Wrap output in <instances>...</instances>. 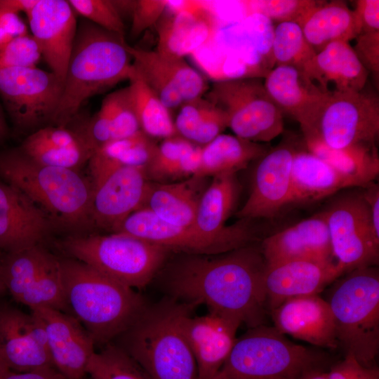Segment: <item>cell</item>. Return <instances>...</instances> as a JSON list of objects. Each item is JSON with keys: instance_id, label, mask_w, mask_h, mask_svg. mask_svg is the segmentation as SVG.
I'll list each match as a JSON object with an SVG mask.
<instances>
[{"instance_id": "2e32d148", "label": "cell", "mask_w": 379, "mask_h": 379, "mask_svg": "<svg viewBox=\"0 0 379 379\" xmlns=\"http://www.w3.org/2000/svg\"><path fill=\"white\" fill-rule=\"evenodd\" d=\"M40 320L54 368L65 379H86L95 344L81 323L72 315L58 310H30Z\"/></svg>"}, {"instance_id": "f5cc1de1", "label": "cell", "mask_w": 379, "mask_h": 379, "mask_svg": "<svg viewBox=\"0 0 379 379\" xmlns=\"http://www.w3.org/2000/svg\"><path fill=\"white\" fill-rule=\"evenodd\" d=\"M18 14L0 11V25L12 38L28 34L27 27Z\"/></svg>"}, {"instance_id": "d590c367", "label": "cell", "mask_w": 379, "mask_h": 379, "mask_svg": "<svg viewBox=\"0 0 379 379\" xmlns=\"http://www.w3.org/2000/svg\"><path fill=\"white\" fill-rule=\"evenodd\" d=\"M201 152V146L179 135L163 139L145 168L149 180L166 182L193 176L200 164Z\"/></svg>"}, {"instance_id": "7dc6e473", "label": "cell", "mask_w": 379, "mask_h": 379, "mask_svg": "<svg viewBox=\"0 0 379 379\" xmlns=\"http://www.w3.org/2000/svg\"><path fill=\"white\" fill-rule=\"evenodd\" d=\"M166 0H135L131 14V35L136 37L151 26L156 25L164 13Z\"/></svg>"}, {"instance_id": "484cf974", "label": "cell", "mask_w": 379, "mask_h": 379, "mask_svg": "<svg viewBox=\"0 0 379 379\" xmlns=\"http://www.w3.org/2000/svg\"><path fill=\"white\" fill-rule=\"evenodd\" d=\"M240 326L211 312L185 319L183 329L196 361L197 379H213L218 374L234 345Z\"/></svg>"}, {"instance_id": "3957f363", "label": "cell", "mask_w": 379, "mask_h": 379, "mask_svg": "<svg viewBox=\"0 0 379 379\" xmlns=\"http://www.w3.org/2000/svg\"><path fill=\"white\" fill-rule=\"evenodd\" d=\"M60 260L67 313L81 323L95 347L112 343L148 303L135 289L78 260Z\"/></svg>"}, {"instance_id": "816d5d0a", "label": "cell", "mask_w": 379, "mask_h": 379, "mask_svg": "<svg viewBox=\"0 0 379 379\" xmlns=\"http://www.w3.org/2000/svg\"><path fill=\"white\" fill-rule=\"evenodd\" d=\"M364 198L367 204L374 231L379 236V187L375 182L364 187Z\"/></svg>"}, {"instance_id": "94428289", "label": "cell", "mask_w": 379, "mask_h": 379, "mask_svg": "<svg viewBox=\"0 0 379 379\" xmlns=\"http://www.w3.org/2000/svg\"><path fill=\"white\" fill-rule=\"evenodd\" d=\"M5 291H6V289L4 288V286L2 279H1V271H0V294L2 293V292H4Z\"/></svg>"}, {"instance_id": "8992f818", "label": "cell", "mask_w": 379, "mask_h": 379, "mask_svg": "<svg viewBox=\"0 0 379 379\" xmlns=\"http://www.w3.org/2000/svg\"><path fill=\"white\" fill-rule=\"evenodd\" d=\"M327 302L338 347L361 365L374 366L379 352V272L376 266L350 271L334 281Z\"/></svg>"}, {"instance_id": "7402d4cb", "label": "cell", "mask_w": 379, "mask_h": 379, "mask_svg": "<svg viewBox=\"0 0 379 379\" xmlns=\"http://www.w3.org/2000/svg\"><path fill=\"white\" fill-rule=\"evenodd\" d=\"M55 225L29 197L0 179V249L8 253L42 244Z\"/></svg>"}, {"instance_id": "4dcf8cb0", "label": "cell", "mask_w": 379, "mask_h": 379, "mask_svg": "<svg viewBox=\"0 0 379 379\" xmlns=\"http://www.w3.org/2000/svg\"><path fill=\"white\" fill-rule=\"evenodd\" d=\"M353 187L334 168L306 149L295 153L291 168L290 205L307 204Z\"/></svg>"}, {"instance_id": "ee69618b", "label": "cell", "mask_w": 379, "mask_h": 379, "mask_svg": "<svg viewBox=\"0 0 379 379\" xmlns=\"http://www.w3.org/2000/svg\"><path fill=\"white\" fill-rule=\"evenodd\" d=\"M74 12L110 32L124 36V23L111 0H68Z\"/></svg>"}, {"instance_id": "bcb514c9", "label": "cell", "mask_w": 379, "mask_h": 379, "mask_svg": "<svg viewBox=\"0 0 379 379\" xmlns=\"http://www.w3.org/2000/svg\"><path fill=\"white\" fill-rule=\"evenodd\" d=\"M212 107L213 104L203 97L184 102L178 108L174 121L177 134L192 142L197 129Z\"/></svg>"}, {"instance_id": "11a10c76", "label": "cell", "mask_w": 379, "mask_h": 379, "mask_svg": "<svg viewBox=\"0 0 379 379\" xmlns=\"http://www.w3.org/2000/svg\"><path fill=\"white\" fill-rule=\"evenodd\" d=\"M37 2L38 0H0V11L27 14Z\"/></svg>"}, {"instance_id": "74e56055", "label": "cell", "mask_w": 379, "mask_h": 379, "mask_svg": "<svg viewBox=\"0 0 379 379\" xmlns=\"http://www.w3.org/2000/svg\"><path fill=\"white\" fill-rule=\"evenodd\" d=\"M270 53L276 66H293L303 71L317 53L306 40L300 25L286 22L274 28Z\"/></svg>"}, {"instance_id": "83f0119b", "label": "cell", "mask_w": 379, "mask_h": 379, "mask_svg": "<svg viewBox=\"0 0 379 379\" xmlns=\"http://www.w3.org/2000/svg\"><path fill=\"white\" fill-rule=\"evenodd\" d=\"M19 148L39 164L78 171L93 154L80 133L69 126L41 127L30 133Z\"/></svg>"}, {"instance_id": "52a82bcc", "label": "cell", "mask_w": 379, "mask_h": 379, "mask_svg": "<svg viewBox=\"0 0 379 379\" xmlns=\"http://www.w3.org/2000/svg\"><path fill=\"white\" fill-rule=\"evenodd\" d=\"M326 360L320 351L293 343L264 324L237 338L219 373L224 379H300L324 368Z\"/></svg>"}, {"instance_id": "681fc988", "label": "cell", "mask_w": 379, "mask_h": 379, "mask_svg": "<svg viewBox=\"0 0 379 379\" xmlns=\"http://www.w3.org/2000/svg\"><path fill=\"white\" fill-rule=\"evenodd\" d=\"M328 379H379V371L375 366H364L353 357L345 355L331 366Z\"/></svg>"}, {"instance_id": "8fae6325", "label": "cell", "mask_w": 379, "mask_h": 379, "mask_svg": "<svg viewBox=\"0 0 379 379\" xmlns=\"http://www.w3.org/2000/svg\"><path fill=\"white\" fill-rule=\"evenodd\" d=\"M0 271L5 289L17 302L30 310L66 311L60 258L42 244L3 252Z\"/></svg>"}, {"instance_id": "7a4b0ae2", "label": "cell", "mask_w": 379, "mask_h": 379, "mask_svg": "<svg viewBox=\"0 0 379 379\" xmlns=\"http://www.w3.org/2000/svg\"><path fill=\"white\" fill-rule=\"evenodd\" d=\"M199 306L164 295L156 302H148L112 343L152 379H197V364L183 324Z\"/></svg>"}, {"instance_id": "ffe728a7", "label": "cell", "mask_w": 379, "mask_h": 379, "mask_svg": "<svg viewBox=\"0 0 379 379\" xmlns=\"http://www.w3.org/2000/svg\"><path fill=\"white\" fill-rule=\"evenodd\" d=\"M115 232L134 236L172 253L220 254L245 246L234 241L205 236L192 227L171 224L146 208L132 213Z\"/></svg>"}, {"instance_id": "1f68e13d", "label": "cell", "mask_w": 379, "mask_h": 379, "mask_svg": "<svg viewBox=\"0 0 379 379\" xmlns=\"http://www.w3.org/2000/svg\"><path fill=\"white\" fill-rule=\"evenodd\" d=\"M299 25L316 53L333 42H350L359 32L354 11L343 1H320Z\"/></svg>"}, {"instance_id": "f6af8a7d", "label": "cell", "mask_w": 379, "mask_h": 379, "mask_svg": "<svg viewBox=\"0 0 379 379\" xmlns=\"http://www.w3.org/2000/svg\"><path fill=\"white\" fill-rule=\"evenodd\" d=\"M41 57L32 35L14 37L0 47V69L36 67Z\"/></svg>"}, {"instance_id": "f546056e", "label": "cell", "mask_w": 379, "mask_h": 379, "mask_svg": "<svg viewBox=\"0 0 379 379\" xmlns=\"http://www.w3.org/2000/svg\"><path fill=\"white\" fill-rule=\"evenodd\" d=\"M207 180L192 176L177 182H150L143 208L171 224L192 227Z\"/></svg>"}, {"instance_id": "ab89813d", "label": "cell", "mask_w": 379, "mask_h": 379, "mask_svg": "<svg viewBox=\"0 0 379 379\" xmlns=\"http://www.w3.org/2000/svg\"><path fill=\"white\" fill-rule=\"evenodd\" d=\"M87 374L91 379H152L131 357L112 343L95 352Z\"/></svg>"}, {"instance_id": "91938a15", "label": "cell", "mask_w": 379, "mask_h": 379, "mask_svg": "<svg viewBox=\"0 0 379 379\" xmlns=\"http://www.w3.org/2000/svg\"><path fill=\"white\" fill-rule=\"evenodd\" d=\"M8 370L10 369L7 367L0 353V378Z\"/></svg>"}, {"instance_id": "db71d44e", "label": "cell", "mask_w": 379, "mask_h": 379, "mask_svg": "<svg viewBox=\"0 0 379 379\" xmlns=\"http://www.w3.org/2000/svg\"><path fill=\"white\" fill-rule=\"evenodd\" d=\"M0 379H65L55 368L28 372L6 371Z\"/></svg>"}, {"instance_id": "4fadbf2b", "label": "cell", "mask_w": 379, "mask_h": 379, "mask_svg": "<svg viewBox=\"0 0 379 379\" xmlns=\"http://www.w3.org/2000/svg\"><path fill=\"white\" fill-rule=\"evenodd\" d=\"M62 90L61 79L36 66L0 69V97L13 126L21 132L51 125Z\"/></svg>"}, {"instance_id": "30bf717a", "label": "cell", "mask_w": 379, "mask_h": 379, "mask_svg": "<svg viewBox=\"0 0 379 379\" xmlns=\"http://www.w3.org/2000/svg\"><path fill=\"white\" fill-rule=\"evenodd\" d=\"M302 134L313 135L335 149L376 147L378 98L363 90L328 92L314 124Z\"/></svg>"}, {"instance_id": "6da1fadb", "label": "cell", "mask_w": 379, "mask_h": 379, "mask_svg": "<svg viewBox=\"0 0 379 379\" xmlns=\"http://www.w3.org/2000/svg\"><path fill=\"white\" fill-rule=\"evenodd\" d=\"M266 266L260 242L220 254L171 253L153 281L164 295L251 328L267 324Z\"/></svg>"}, {"instance_id": "8d00e7d4", "label": "cell", "mask_w": 379, "mask_h": 379, "mask_svg": "<svg viewBox=\"0 0 379 379\" xmlns=\"http://www.w3.org/2000/svg\"><path fill=\"white\" fill-rule=\"evenodd\" d=\"M128 81L140 130L153 139L178 135L171 111L147 86L133 65Z\"/></svg>"}, {"instance_id": "9f6ffc18", "label": "cell", "mask_w": 379, "mask_h": 379, "mask_svg": "<svg viewBox=\"0 0 379 379\" xmlns=\"http://www.w3.org/2000/svg\"><path fill=\"white\" fill-rule=\"evenodd\" d=\"M300 379H328V372L324 368H317L308 371Z\"/></svg>"}, {"instance_id": "ba28073f", "label": "cell", "mask_w": 379, "mask_h": 379, "mask_svg": "<svg viewBox=\"0 0 379 379\" xmlns=\"http://www.w3.org/2000/svg\"><path fill=\"white\" fill-rule=\"evenodd\" d=\"M78 260L131 288L150 284L172 253L167 248L124 233L70 234L59 244Z\"/></svg>"}, {"instance_id": "9a60e30c", "label": "cell", "mask_w": 379, "mask_h": 379, "mask_svg": "<svg viewBox=\"0 0 379 379\" xmlns=\"http://www.w3.org/2000/svg\"><path fill=\"white\" fill-rule=\"evenodd\" d=\"M166 9L157 22L158 53L184 58L211 41L218 19L208 2L168 1Z\"/></svg>"}, {"instance_id": "7c38bea8", "label": "cell", "mask_w": 379, "mask_h": 379, "mask_svg": "<svg viewBox=\"0 0 379 379\" xmlns=\"http://www.w3.org/2000/svg\"><path fill=\"white\" fill-rule=\"evenodd\" d=\"M324 212L333 258L341 274L357 268L376 266L379 236L374 231L362 192L337 197Z\"/></svg>"}, {"instance_id": "5b68a950", "label": "cell", "mask_w": 379, "mask_h": 379, "mask_svg": "<svg viewBox=\"0 0 379 379\" xmlns=\"http://www.w3.org/2000/svg\"><path fill=\"white\" fill-rule=\"evenodd\" d=\"M0 179L23 192L55 227L72 234L93 227V185L79 171L39 164L18 148L0 152Z\"/></svg>"}, {"instance_id": "e0dca14e", "label": "cell", "mask_w": 379, "mask_h": 379, "mask_svg": "<svg viewBox=\"0 0 379 379\" xmlns=\"http://www.w3.org/2000/svg\"><path fill=\"white\" fill-rule=\"evenodd\" d=\"M0 353L13 371L54 368L44 327L32 312L0 305Z\"/></svg>"}, {"instance_id": "d4e9b609", "label": "cell", "mask_w": 379, "mask_h": 379, "mask_svg": "<svg viewBox=\"0 0 379 379\" xmlns=\"http://www.w3.org/2000/svg\"><path fill=\"white\" fill-rule=\"evenodd\" d=\"M260 247L267 265L295 260L334 262L324 211L265 237Z\"/></svg>"}, {"instance_id": "cb8c5ba5", "label": "cell", "mask_w": 379, "mask_h": 379, "mask_svg": "<svg viewBox=\"0 0 379 379\" xmlns=\"http://www.w3.org/2000/svg\"><path fill=\"white\" fill-rule=\"evenodd\" d=\"M270 315L273 326L285 335L318 347H338L332 311L319 294L287 300Z\"/></svg>"}, {"instance_id": "603a6c76", "label": "cell", "mask_w": 379, "mask_h": 379, "mask_svg": "<svg viewBox=\"0 0 379 379\" xmlns=\"http://www.w3.org/2000/svg\"><path fill=\"white\" fill-rule=\"evenodd\" d=\"M341 276L333 262L295 260L267 265L263 288L269 315L287 300L319 294Z\"/></svg>"}, {"instance_id": "60d3db41", "label": "cell", "mask_w": 379, "mask_h": 379, "mask_svg": "<svg viewBox=\"0 0 379 379\" xmlns=\"http://www.w3.org/2000/svg\"><path fill=\"white\" fill-rule=\"evenodd\" d=\"M126 48L131 56L133 65L147 86L170 110L179 108L184 102L171 81L149 60L145 49L130 46Z\"/></svg>"}, {"instance_id": "4316f807", "label": "cell", "mask_w": 379, "mask_h": 379, "mask_svg": "<svg viewBox=\"0 0 379 379\" xmlns=\"http://www.w3.org/2000/svg\"><path fill=\"white\" fill-rule=\"evenodd\" d=\"M263 84L282 114L295 119L302 132L312 126L328 93L322 91L302 70L288 65L275 66L267 73Z\"/></svg>"}, {"instance_id": "6125c7cd", "label": "cell", "mask_w": 379, "mask_h": 379, "mask_svg": "<svg viewBox=\"0 0 379 379\" xmlns=\"http://www.w3.org/2000/svg\"><path fill=\"white\" fill-rule=\"evenodd\" d=\"M213 379H224V378H223L222 376L220 374V373H218V374L215 377H214Z\"/></svg>"}, {"instance_id": "e575fe53", "label": "cell", "mask_w": 379, "mask_h": 379, "mask_svg": "<svg viewBox=\"0 0 379 379\" xmlns=\"http://www.w3.org/2000/svg\"><path fill=\"white\" fill-rule=\"evenodd\" d=\"M303 140L307 151L331 165L354 187L364 188L376 180L379 173L376 147L341 150L329 147L313 135H303Z\"/></svg>"}, {"instance_id": "f907efd6", "label": "cell", "mask_w": 379, "mask_h": 379, "mask_svg": "<svg viewBox=\"0 0 379 379\" xmlns=\"http://www.w3.org/2000/svg\"><path fill=\"white\" fill-rule=\"evenodd\" d=\"M353 11L359 25V34L379 32L378 0H357Z\"/></svg>"}, {"instance_id": "b9f144b4", "label": "cell", "mask_w": 379, "mask_h": 379, "mask_svg": "<svg viewBox=\"0 0 379 379\" xmlns=\"http://www.w3.org/2000/svg\"><path fill=\"white\" fill-rule=\"evenodd\" d=\"M320 1L316 0H257L241 1L247 14H258L275 22H293L299 24Z\"/></svg>"}, {"instance_id": "44dd1931", "label": "cell", "mask_w": 379, "mask_h": 379, "mask_svg": "<svg viewBox=\"0 0 379 379\" xmlns=\"http://www.w3.org/2000/svg\"><path fill=\"white\" fill-rule=\"evenodd\" d=\"M212 178L201 197L192 227L205 236L234 241L243 246L258 242L257 230L251 223L253 220L240 219L234 225H225L239 194L236 173Z\"/></svg>"}, {"instance_id": "6f0895ef", "label": "cell", "mask_w": 379, "mask_h": 379, "mask_svg": "<svg viewBox=\"0 0 379 379\" xmlns=\"http://www.w3.org/2000/svg\"><path fill=\"white\" fill-rule=\"evenodd\" d=\"M8 128L4 114V112L0 105V143L7 137Z\"/></svg>"}, {"instance_id": "277c9868", "label": "cell", "mask_w": 379, "mask_h": 379, "mask_svg": "<svg viewBox=\"0 0 379 379\" xmlns=\"http://www.w3.org/2000/svg\"><path fill=\"white\" fill-rule=\"evenodd\" d=\"M124 36L83 20L77 27L59 105L51 125L67 127L91 97L129 79L132 58Z\"/></svg>"}, {"instance_id": "9c48e42d", "label": "cell", "mask_w": 379, "mask_h": 379, "mask_svg": "<svg viewBox=\"0 0 379 379\" xmlns=\"http://www.w3.org/2000/svg\"><path fill=\"white\" fill-rule=\"evenodd\" d=\"M204 95L225 113L228 128L239 138L267 142L284 131L283 114L258 78L218 80Z\"/></svg>"}, {"instance_id": "836d02e7", "label": "cell", "mask_w": 379, "mask_h": 379, "mask_svg": "<svg viewBox=\"0 0 379 379\" xmlns=\"http://www.w3.org/2000/svg\"><path fill=\"white\" fill-rule=\"evenodd\" d=\"M269 150L262 143L249 141L236 135L220 134L201 147L199 168L193 175L208 178L234 173L245 168Z\"/></svg>"}, {"instance_id": "f35d334b", "label": "cell", "mask_w": 379, "mask_h": 379, "mask_svg": "<svg viewBox=\"0 0 379 379\" xmlns=\"http://www.w3.org/2000/svg\"><path fill=\"white\" fill-rule=\"evenodd\" d=\"M149 60L171 81L184 102L203 97L208 87L202 76L182 58L145 49Z\"/></svg>"}, {"instance_id": "c3c4849f", "label": "cell", "mask_w": 379, "mask_h": 379, "mask_svg": "<svg viewBox=\"0 0 379 379\" xmlns=\"http://www.w3.org/2000/svg\"><path fill=\"white\" fill-rule=\"evenodd\" d=\"M353 47L357 57L367 69L378 79L379 76V32L359 33Z\"/></svg>"}, {"instance_id": "d6986e66", "label": "cell", "mask_w": 379, "mask_h": 379, "mask_svg": "<svg viewBox=\"0 0 379 379\" xmlns=\"http://www.w3.org/2000/svg\"><path fill=\"white\" fill-rule=\"evenodd\" d=\"M26 15L41 57L64 81L77 30L75 13L67 1L38 0Z\"/></svg>"}, {"instance_id": "5bb4252c", "label": "cell", "mask_w": 379, "mask_h": 379, "mask_svg": "<svg viewBox=\"0 0 379 379\" xmlns=\"http://www.w3.org/2000/svg\"><path fill=\"white\" fill-rule=\"evenodd\" d=\"M298 149L286 140L258 159L249 197L237 213L239 219L272 218L290 205L291 168Z\"/></svg>"}, {"instance_id": "7bdbcfd3", "label": "cell", "mask_w": 379, "mask_h": 379, "mask_svg": "<svg viewBox=\"0 0 379 379\" xmlns=\"http://www.w3.org/2000/svg\"><path fill=\"white\" fill-rule=\"evenodd\" d=\"M105 98L109 106L113 140L129 137L140 131L128 86L108 94Z\"/></svg>"}, {"instance_id": "ac0fdd59", "label": "cell", "mask_w": 379, "mask_h": 379, "mask_svg": "<svg viewBox=\"0 0 379 379\" xmlns=\"http://www.w3.org/2000/svg\"><path fill=\"white\" fill-rule=\"evenodd\" d=\"M150 181L145 168L121 167L93 187L91 220L113 233L132 213L143 208Z\"/></svg>"}, {"instance_id": "680465c9", "label": "cell", "mask_w": 379, "mask_h": 379, "mask_svg": "<svg viewBox=\"0 0 379 379\" xmlns=\"http://www.w3.org/2000/svg\"><path fill=\"white\" fill-rule=\"evenodd\" d=\"M13 38L8 34L0 25V47L5 45Z\"/></svg>"}, {"instance_id": "be15d7a7", "label": "cell", "mask_w": 379, "mask_h": 379, "mask_svg": "<svg viewBox=\"0 0 379 379\" xmlns=\"http://www.w3.org/2000/svg\"><path fill=\"white\" fill-rule=\"evenodd\" d=\"M86 379H91V378H90L88 377V378H86Z\"/></svg>"}, {"instance_id": "d6a6232c", "label": "cell", "mask_w": 379, "mask_h": 379, "mask_svg": "<svg viewBox=\"0 0 379 379\" xmlns=\"http://www.w3.org/2000/svg\"><path fill=\"white\" fill-rule=\"evenodd\" d=\"M157 145L141 130L129 137L106 143L92 154L88 162L93 187L121 167L146 168Z\"/></svg>"}, {"instance_id": "f1b7e54d", "label": "cell", "mask_w": 379, "mask_h": 379, "mask_svg": "<svg viewBox=\"0 0 379 379\" xmlns=\"http://www.w3.org/2000/svg\"><path fill=\"white\" fill-rule=\"evenodd\" d=\"M303 72L324 92H359L364 89L368 72L349 42H333L317 53Z\"/></svg>"}]
</instances>
